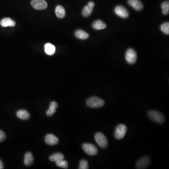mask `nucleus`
<instances>
[{"instance_id": "nucleus-1", "label": "nucleus", "mask_w": 169, "mask_h": 169, "mask_svg": "<svg viewBox=\"0 0 169 169\" xmlns=\"http://www.w3.org/2000/svg\"><path fill=\"white\" fill-rule=\"evenodd\" d=\"M148 116L150 119L159 124H162L165 122L164 115L157 110H150L148 112Z\"/></svg>"}, {"instance_id": "nucleus-2", "label": "nucleus", "mask_w": 169, "mask_h": 169, "mask_svg": "<svg viewBox=\"0 0 169 169\" xmlns=\"http://www.w3.org/2000/svg\"><path fill=\"white\" fill-rule=\"evenodd\" d=\"M105 104V101L103 99L97 97L90 98L87 101V105L92 108H99L104 106Z\"/></svg>"}, {"instance_id": "nucleus-3", "label": "nucleus", "mask_w": 169, "mask_h": 169, "mask_svg": "<svg viewBox=\"0 0 169 169\" xmlns=\"http://www.w3.org/2000/svg\"><path fill=\"white\" fill-rule=\"evenodd\" d=\"M95 140L98 145L103 149H106L108 147V142L107 139L103 133L97 132L95 135Z\"/></svg>"}, {"instance_id": "nucleus-4", "label": "nucleus", "mask_w": 169, "mask_h": 169, "mask_svg": "<svg viewBox=\"0 0 169 169\" xmlns=\"http://www.w3.org/2000/svg\"><path fill=\"white\" fill-rule=\"evenodd\" d=\"M126 59L128 64H133L136 62L137 55L136 52L132 48H129L127 50L126 54Z\"/></svg>"}, {"instance_id": "nucleus-5", "label": "nucleus", "mask_w": 169, "mask_h": 169, "mask_svg": "<svg viewBox=\"0 0 169 169\" xmlns=\"http://www.w3.org/2000/svg\"><path fill=\"white\" fill-rule=\"evenodd\" d=\"M127 126L123 124H120L116 127L115 131V136L118 140H121L125 137L127 133Z\"/></svg>"}, {"instance_id": "nucleus-6", "label": "nucleus", "mask_w": 169, "mask_h": 169, "mask_svg": "<svg viewBox=\"0 0 169 169\" xmlns=\"http://www.w3.org/2000/svg\"><path fill=\"white\" fill-rule=\"evenodd\" d=\"M82 149L87 154L90 156L96 155L98 152L96 147L90 143H84L82 145Z\"/></svg>"}, {"instance_id": "nucleus-7", "label": "nucleus", "mask_w": 169, "mask_h": 169, "mask_svg": "<svg viewBox=\"0 0 169 169\" xmlns=\"http://www.w3.org/2000/svg\"><path fill=\"white\" fill-rule=\"evenodd\" d=\"M115 12L117 16L123 19H127L129 16L128 11L121 5H118L115 8Z\"/></svg>"}, {"instance_id": "nucleus-8", "label": "nucleus", "mask_w": 169, "mask_h": 169, "mask_svg": "<svg viewBox=\"0 0 169 169\" xmlns=\"http://www.w3.org/2000/svg\"><path fill=\"white\" fill-rule=\"evenodd\" d=\"M31 5L34 9L43 10L47 7V3L45 0H32Z\"/></svg>"}, {"instance_id": "nucleus-9", "label": "nucleus", "mask_w": 169, "mask_h": 169, "mask_svg": "<svg viewBox=\"0 0 169 169\" xmlns=\"http://www.w3.org/2000/svg\"><path fill=\"white\" fill-rule=\"evenodd\" d=\"M149 157L145 156L139 160L137 162L136 168L139 169H143L147 168L150 163Z\"/></svg>"}, {"instance_id": "nucleus-10", "label": "nucleus", "mask_w": 169, "mask_h": 169, "mask_svg": "<svg viewBox=\"0 0 169 169\" xmlns=\"http://www.w3.org/2000/svg\"><path fill=\"white\" fill-rule=\"evenodd\" d=\"M95 5L94 2L90 1L86 6L84 7L82 11V15L84 17H88L92 14Z\"/></svg>"}, {"instance_id": "nucleus-11", "label": "nucleus", "mask_w": 169, "mask_h": 169, "mask_svg": "<svg viewBox=\"0 0 169 169\" xmlns=\"http://www.w3.org/2000/svg\"><path fill=\"white\" fill-rule=\"evenodd\" d=\"M45 140L47 145L51 146L57 145L59 143V139L58 138L52 134H47L46 136Z\"/></svg>"}, {"instance_id": "nucleus-12", "label": "nucleus", "mask_w": 169, "mask_h": 169, "mask_svg": "<svg viewBox=\"0 0 169 169\" xmlns=\"http://www.w3.org/2000/svg\"><path fill=\"white\" fill-rule=\"evenodd\" d=\"M128 3L136 11H140L143 10V4L139 0H128Z\"/></svg>"}, {"instance_id": "nucleus-13", "label": "nucleus", "mask_w": 169, "mask_h": 169, "mask_svg": "<svg viewBox=\"0 0 169 169\" xmlns=\"http://www.w3.org/2000/svg\"><path fill=\"white\" fill-rule=\"evenodd\" d=\"M0 24L3 27H14L15 26L16 23L13 20L10 18H4L1 21Z\"/></svg>"}, {"instance_id": "nucleus-14", "label": "nucleus", "mask_w": 169, "mask_h": 169, "mask_svg": "<svg viewBox=\"0 0 169 169\" xmlns=\"http://www.w3.org/2000/svg\"><path fill=\"white\" fill-rule=\"evenodd\" d=\"M58 107V104L56 101H52L50 104L49 109H47L46 115L48 117H51L56 112V109Z\"/></svg>"}, {"instance_id": "nucleus-15", "label": "nucleus", "mask_w": 169, "mask_h": 169, "mask_svg": "<svg viewBox=\"0 0 169 169\" xmlns=\"http://www.w3.org/2000/svg\"><path fill=\"white\" fill-rule=\"evenodd\" d=\"M16 115L20 119L26 120L29 119L30 115L29 112L24 109H20L16 112Z\"/></svg>"}, {"instance_id": "nucleus-16", "label": "nucleus", "mask_w": 169, "mask_h": 169, "mask_svg": "<svg viewBox=\"0 0 169 169\" xmlns=\"http://www.w3.org/2000/svg\"><path fill=\"white\" fill-rule=\"evenodd\" d=\"M106 27V24L101 20L95 21L92 24V27L97 30H103L105 29Z\"/></svg>"}, {"instance_id": "nucleus-17", "label": "nucleus", "mask_w": 169, "mask_h": 169, "mask_svg": "<svg viewBox=\"0 0 169 169\" xmlns=\"http://www.w3.org/2000/svg\"><path fill=\"white\" fill-rule=\"evenodd\" d=\"M34 162V158L31 152H28L24 155V163L26 166H30L33 164Z\"/></svg>"}, {"instance_id": "nucleus-18", "label": "nucleus", "mask_w": 169, "mask_h": 169, "mask_svg": "<svg viewBox=\"0 0 169 169\" xmlns=\"http://www.w3.org/2000/svg\"><path fill=\"white\" fill-rule=\"evenodd\" d=\"M55 13L57 18L60 19L64 18L66 14L65 10L64 8L61 5H58L56 6V8Z\"/></svg>"}, {"instance_id": "nucleus-19", "label": "nucleus", "mask_w": 169, "mask_h": 169, "mask_svg": "<svg viewBox=\"0 0 169 169\" xmlns=\"http://www.w3.org/2000/svg\"><path fill=\"white\" fill-rule=\"evenodd\" d=\"M44 47L45 51L47 54L49 56L54 54L56 51V47L54 45L50 43H47L45 45Z\"/></svg>"}, {"instance_id": "nucleus-20", "label": "nucleus", "mask_w": 169, "mask_h": 169, "mask_svg": "<svg viewBox=\"0 0 169 169\" xmlns=\"http://www.w3.org/2000/svg\"><path fill=\"white\" fill-rule=\"evenodd\" d=\"M76 37L80 40H86L89 37V34L82 30H77L75 33Z\"/></svg>"}, {"instance_id": "nucleus-21", "label": "nucleus", "mask_w": 169, "mask_h": 169, "mask_svg": "<svg viewBox=\"0 0 169 169\" xmlns=\"http://www.w3.org/2000/svg\"><path fill=\"white\" fill-rule=\"evenodd\" d=\"M64 157L63 154L61 153H56L50 156L49 158V160L52 162L59 161L64 160Z\"/></svg>"}, {"instance_id": "nucleus-22", "label": "nucleus", "mask_w": 169, "mask_h": 169, "mask_svg": "<svg viewBox=\"0 0 169 169\" xmlns=\"http://www.w3.org/2000/svg\"><path fill=\"white\" fill-rule=\"evenodd\" d=\"M162 9V13L164 15H167L169 13V1H165L162 2L161 5Z\"/></svg>"}, {"instance_id": "nucleus-23", "label": "nucleus", "mask_w": 169, "mask_h": 169, "mask_svg": "<svg viewBox=\"0 0 169 169\" xmlns=\"http://www.w3.org/2000/svg\"><path fill=\"white\" fill-rule=\"evenodd\" d=\"M161 30L166 35H169V23L166 22L162 24L161 25Z\"/></svg>"}, {"instance_id": "nucleus-24", "label": "nucleus", "mask_w": 169, "mask_h": 169, "mask_svg": "<svg viewBox=\"0 0 169 169\" xmlns=\"http://www.w3.org/2000/svg\"><path fill=\"white\" fill-rule=\"evenodd\" d=\"M56 163L58 167L64 168V169H67L68 167V162L67 161L64 160V159L56 162Z\"/></svg>"}, {"instance_id": "nucleus-25", "label": "nucleus", "mask_w": 169, "mask_h": 169, "mask_svg": "<svg viewBox=\"0 0 169 169\" xmlns=\"http://www.w3.org/2000/svg\"><path fill=\"white\" fill-rule=\"evenodd\" d=\"M89 168V165L87 161L82 160L79 163V169H87Z\"/></svg>"}, {"instance_id": "nucleus-26", "label": "nucleus", "mask_w": 169, "mask_h": 169, "mask_svg": "<svg viewBox=\"0 0 169 169\" xmlns=\"http://www.w3.org/2000/svg\"><path fill=\"white\" fill-rule=\"evenodd\" d=\"M6 137V135L5 132L2 131L0 130V142L4 141Z\"/></svg>"}, {"instance_id": "nucleus-27", "label": "nucleus", "mask_w": 169, "mask_h": 169, "mask_svg": "<svg viewBox=\"0 0 169 169\" xmlns=\"http://www.w3.org/2000/svg\"><path fill=\"white\" fill-rule=\"evenodd\" d=\"M4 164H3V162H2V161L0 159V169H4Z\"/></svg>"}]
</instances>
